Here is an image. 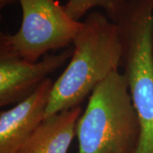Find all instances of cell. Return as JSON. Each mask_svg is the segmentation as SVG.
I'll return each mask as SVG.
<instances>
[{"instance_id":"6da1fadb","label":"cell","mask_w":153,"mask_h":153,"mask_svg":"<svg viewBox=\"0 0 153 153\" xmlns=\"http://www.w3.org/2000/svg\"><path fill=\"white\" fill-rule=\"evenodd\" d=\"M82 22L68 65L54 82L45 118L79 106L121 67L123 44L117 25L98 11L89 13Z\"/></svg>"},{"instance_id":"7a4b0ae2","label":"cell","mask_w":153,"mask_h":153,"mask_svg":"<svg viewBox=\"0 0 153 153\" xmlns=\"http://www.w3.org/2000/svg\"><path fill=\"white\" fill-rule=\"evenodd\" d=\"M78 153H135L140 123L125 76L111 73L88 97L76 127Z\"/></svg>"},{"instance_id":"3957f363","label":"cell","mask_w":153,"mask_h":153,"mask_svg":"<svg viewBox=\"0 0 153 153\" xmlns=\"http://www.w3.org/2000/svg\"><path fill=\"white\" fill-rule=\"evenodd\" d=\"M115 23L123 69L140 123L135 153H153V0H127Z\"/></svg>"},{"instance_id":"277c9868","label":"cell","mask_w":153,"mask_h":153,"mask_svg":"<svg viewBox=\"0 0 153 153\" xmlns=\"http://www.w3.org/2000/svg\"><path fill=\"white\" fill-rule=\"evenodd\" d=\"M21 27L14 34L1 33L0 55L36 62L49 51L69 47L82 27L59 0H18Z\"/></svg>"},{"instance_id":"5b68a950","label":"cell","mask_w":153,"mask_h":153,"mask_svg":"<svg viewBox=\"0 0 153 153\" xmlns=\"http://www.w3.org/2000/svg\"><path fill=\"white\" fill-rule=\"evenodd\" d=\"M73 48L58 55L47 54L41 60L31 62L12 55H0V106L19 103L28 97L71 59Z\"/></svg>"},{"instance_id":"8992f818","label":"cell","mask_w":153,"mask_h":153,"mask_svg":"<svg viewBox=\"0 0 153 153\" xmlns=\"http://www.w3.org/2000/svg\"><path fill=\"white\" fill-rule=\"evenodd\" d=\"M54 82L46 78L16 105L0 113V153H17L45 119Z\"/></svg>"},{"instance_id":"52a82bcc","label":"cell","mask_w":153,"mask_h":153,"mask_svg":"<svg viewBox=\"0 0 153 153\" xmlns=\"http://www.w3.org/2000/svg\"><path fill=\"white\" fill-rule=\"evenodd\" d=\"M81 114L79 105L46 117L17 153H67Z\"/></svg>"},{"instance_id":"ba28073f","label":"cell","mask_w":153,"mask_h":153,"mask_svg":"<svg viewBox=\"0 0 153 153\" xmlns=\"http://www.w3.org/2000/svg\"><path fill=\"white\" fill-rule=\"evenodd\" d=\"M127 0H68L65 9L75 21L80 22L90 10L95 7L102 8L111 21L115 22Z\"/></svg>"},{"instance_id":"9c48e42d","label":"cell","mask_w":153,"mask_h":153,"mask_svg":"<svg viewBox=\"0 0 153 153\" xmlns=\"http://www.w3.org/2000/svg\"><path fill=\"white\" fill-rule=\"evenodd\" d=\"M17 2H18V0H0V8L3 9L6 6L16 4Z\"/></svg>"}]
</instances>
